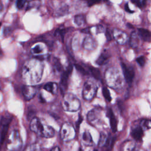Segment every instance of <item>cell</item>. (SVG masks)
Here are the masks:
<instances>
[{"instance_id":"12","label":"cell","mask_w":151,"mask_h":151,"mask_svg":"<svg viewBox=\"0 0 151 151\" xmlns=\"http://www.w3.org/2000/svg\"><path fill=\"white\" fill-rule=\"evenodd\" d=\"M71 70H72V66L70 65L67 67V69L65 71H64L62 74L60 83V88L61 91L63 93H64L67 90V86H68V80L69 76L71 72Z\"/></svg>"},{"instance_id":"42","label":"cell","mask_w":151,"mask_h":151,"mask_svg":"<svg viewBox=\"0 0 151 151\" xmlns=\"http://www.w3.org/2000/svg\"><path fill=\"white\" fill-rule=\"evenodd\" d=\"M78 151H83V150H82V149H81V148H79V149H78Z\"/></svg>"},{"instance_id":"14","label":"cell","mask_w":151,"mask_h":151,"mask_svg":"<svg viewBox=\"0 0 151 151\" xmlns=\"http://www.w3.org/2000/svg\"><path fill=\"white\" fill-rule=\"evenodd\" d=\"M31 52L36 57L44 55L47 53V48L44 45V44L38 43L34 45L31 48Z\"/></svg>"},{"instance_id":"40","label":"cell","mask_w":151,"mask_h":151,"mask_svg":"<svg viewBox=\"0 0 151 151\" xmlns=\"http://www.w3.org/2000/svg\"><path fill=\"white\" fill-rule=\"evenodd\" d=\"M50 151H60V149L58 146H55L52 147Z\"/></svg>"},{"instance_id":"25","label":"cell","mask_w":151,"mask_h":151,"mask_svg":"<svg viewBox=\"0 0 151 151\" xmlns=\"http://www.w3.org/2000/svg\"><path fill=\"white\" fill-rule=\"evenodd\" d=\"M109 136L104 132H100L99 140L98 142V146L100 147H102L106 145V143L107 141Z\"/></svg>"},{"instance_id":"23","label":"cell","mask_w":151,"mask_h":151,"mask_svg":"<svg viewBox=\"0 0 151 151\" xmlns=\"http://www.w3.org/2000/svg\"><path fill=\"white\" fill-rule=\"evenodd\" d=\"M109 54L106 52H103L96 60V63L99 65H101L106 63L109 60Z\"/></svg>"},{"instance_id":"27","label":"cell","mask_w":151,"mask_h":151,"mask_svg":"<svg viewBox=\"0 0 151 151\" xmlns=\"http://www.w3.org/2000/svg\"><path fill=\"white\" fill-rule=\"evenodd\" d=\"M89 70L91 72V74L92 76L96 79H100V72L99 70H98L97 68H94L92 67H90L89 68Z\"/></svg>"},{"instance_id":"31","label":"cell","mask_w":151,"mask_h":151,"mask_svg":"<svg viewBox=\"0 0 151 151\" xmlns=\"http://www.w3.org/2000/svg\"><path fill=\"white\" fill-rule=\"evenodd\" d=\"M65 33V31L64 29H58L55 32V35H57V36H59L60 38L63 40L64 37Z\"/></svg>"},{"instance_id":"36","label":"cell","mask_w":151,"mask_h":151,"mask_svg":"<svg viewBox=\"0 0 151 151\" xmlns=\"http://www.w3.org/2000/svg\"><path fill=\"white\" fill-rule=\"evenodd\" d=\"M131 1H132V2L136 6H137L139 8H141L143 6L142 1H140V0H131Z\"/></svg>"},{"instance_id":"18","label":"cell","mask_w":151,"mask_h":151,"mask_svg":"<svg viewBox=\"0 0 151 151\" xmlns=\"http://www.w3.org/2000/svg\"><path fill=\"white\" fill-rule=\"evenodd\" d=\"M137 33L140 38L143 41L149 42L150 41V32L149 30L144 28H139Z\"/></svg>"},{"instance_id":"3","label":"cell","mask_w":151,"mask_h":151,"mask_svg":"<svg viewBox=\"0 0 151 151\" xmlns=\"http://www.w3.org/2000/svg\"><path fill=\"white\" fill-rule=\"evenodd\" d=\"M80 101L78 98L73 93H67L64 94L61 106L64 110L67 111H76L80 107Z\"/></svg>"},{"instance_id":"32","label":"cell","mask_w":151,"mask_h":151,"mask_svg":"<svg viewBox=\"0 0 151 151\" xmlns=\"http://www.w3.org/2000/svg\"><path fill=\"white\" fill-rule=\"evenodd\" d=\"M26 0H17L16 2V6L18 9H21L25 5Z\"/></svg>"},{"instance_id":"24","label":"cell","mask_w":151,"mask_h":151,"mask_svg":"<svg viewBox=\"0 0 151 151\" xmlns=\"http://www.w3.org/2000/svg\"><path fill=\"white\" fill-rule=\"evenodd\" d=\"M86 16L83 14H78L74 17V22L79 27H81L86 24Z\"/></svg>"},{"instance_id":"44","label":"cell","mask_w":151,"mask_h":151,"mask_svg":"<svg viewBox=\"0 0 151 151\" xmlns=\"http://www.w3.org/2000/svg\"><path fill=\"white\" fill-rule=\"evenodd\" d=\"M10 1H14V0H10Z\"/></svg>"},{"instance_id":"19","label":"cell","mask_w":151,"mask_h":151,"mask_svg":"<svg viewBox=\"0 0 151 151\" xmlns=\"http://www.w3.org/2000/svg\"><path fill=\"white\" fill-rule=\"evenodd\" d=\"M81 140L84 145L90 146L93 145V140L92 137L88 131H84L82 134Z\"/></svg>"},{"instance_id":"29","label":"cell","mask_w":151,"mask_h":151,"mask_svg":"<svg viewBox=\"0 0 151 151\" xmlns=\"http://www.w3.org/2000/svg\"><path fill=\"white\" fill-rule=\"evenodd\" d=\"M68 11V7L67 6H61L60 7L58 10H57V16H63V15H65L67 12Z\"/></svg>"},{"instance_id":"30","label":"cell","mask_w":151,"mask_h":151,"mask_svg":"<svg viewBox=\"0 0 151 151\" xmlns=\"http://www.w3.org/2000/svg\"><path fill=\"white\" fill-rule=\"evenodd\" d=\"M53 65H54V68L57 70V71H61L62 66H61V64L60 61L57 58L54 59V63H53Z\"/></svg>"},{"instance_id":"2","label":"cell","mask_w":151,"mask_h":151,"mask_svg":"<svg viewBox=\"0 0 151 151\" xmlns=\"http://www.w3.org/2000/svg\"><path fill=\"white\" fill-rule=\"evenodd\" d=\"M105 80L107 84L114 88H120L123 86V78L119 70L115 67H110L105 72Z\"/></svg>"},{"instance_id":"41","label":"cell","mask_w":151,"mask_h":151,"mask_svg":"<svg viewBox=\"0 0 151 151\" xmlns=\"http://www.w3.org/2000/svg\"><path fill=\"white\" fill-rule=\"evenodd\" d=\"M2 3H1V0H0V11L2 10Z\"/></svg>"},{"instance_id":"13","label":"cell","mask_w":151,"mask_h":151,"mask_svg":"<svg viewBox=\"0 0 151 151\" xmlns=\"http://www.w3.org/2000/svg\"><path fill=\"white\" fill-rule=\"evenodd\" d=\"M121 67L124 80L128 83H132L134 76V71L133 68L131 67L127 66L123 63H121Z\"/></svg>"},{"instance_id":"45","label":"cell","mask_w":151,"mask_h":151,"mask_svg":"<svg viewBox=\"0 0 151 151\" xmlns=\"http://www.w3.org/2000/svg\"><path fill=\"white\" fill-rule=\"evenodd\" d=\"M0 26H1V22H0Z\"/></svg>"},{"instance_id":"34","label":"cell","mask_w":151,"mask_h":151,"mask_svg":"<svg viewBox=\"0 0 151 151\" xmlns=\"http://www.w3.org/2000/svg\"><path fill=\"white\" fill-rule=\"evenodd\" d=\"M88 6H92L93 5L97 4L100 2L101 0H84Z\"/></svg>"},{"instance_id":"10","label":"cell","mask_w":151,"mask_h":151,"mask_svg":"<svg viewBox=\"0 0 151 151\" xmlns=\"http://www.w3.org/2000/svg\"><path fill=\"white\" fill-rule=\"evenodd\" d=\"M38 88L37 87L33 85H25L23 86L22 89V94L27 100L32 99L37 94Z\"/></svg>"},{"instance_id":"39","label":"cell","mask_w":151,"mask_h":151,"mask_svg":"<svg viewBox=\"0 0 151 151\" xmlns=\"http://www.w3.org/2000/svg\"><path fill=\"white\" fill-rule=\"evenodd\" d=\"M124 8H125V10H126L127 12H130V13L133 12V11H132L131 10H130V8H129V5H128V4H126Z\"/></svg>"},{"instance_id":"4","label":"cell","mask_w":151,"mask_h":151,"mask_svg":"<svg viewBox=\"0 0 151 151\" xmlns=\"http://www.w3.org/2000/svg\"><path fill=\"white\" fill-rule=\"evenodd\" d=\"M22 146V140L18 130H12L7 139L6 149L9 151H19Z\"/></svg>"},{"instance_id":"43","label":"cell","mask_w":151,"mask_h":151,"mask_svg":"<svg viewBox=\"0 0 151 151\" xmlns=\"http://www.w3.org/2000/svg\"><path fill=\"white\" fill-rule=\"evenodd\" d=\"M93 151H98V150H97V149H95V150H93Z\"/></svg>"},{"instance_id":"7","label":"cell","mask_w":151,"mask_h":151,"mask_svg":"<svg viewBox=\"0 0 151 151\" xmlns=\"http://www.w3.org/2000/svg\"><path fill=\"white\" fill-rule=\"evenodd\" d=\"M11 119L9 116H3L0 122V143H3Z\"/></svg>"},{"instance_id":"37","label":"cell","mask_w":151,"mask_h":151,"mask_svg":"<svg viewBox=\"0 0 151 151\" xmlns=\"http://www.w3.org/2000/svg\"><path fill=\"white\" fill-rule=\"evenodd\" d=\"M106 38H107V40L110 41L111 40V34L110 32H109V31L107 30L106 32Z\"/></svg>"},{"instance_id":"21","label":"cell","mask_w":151,"mask_h":151,"mask_svg":"<svg viewBox=\"0 0 151 151\" xmlns=\"http://www.w3.org/2000/svg\"><path fill=\"white\" fill-rule=\"evenodd\" d=\"M135 147V143L131 140H127L122 143V151H132Z\"/></svg>"},{"instance_id":"38","label":"cell","mask_w":151,"mask_h":151,"mask_svg":"<svg viewBox=\"0 0 151 151\" xmlns=\"http://www.w3.org/2000/svg\"><path fill=\"white\" fill-rule=\"evenodd\" d=\"M104 31V28L101 25H99L97 28V33H100L103 32Z\"/></svg>"},{"instance_id":"28","label":"cell","mask_w":151,"mask_h":151,"mask_svg":"<svg viewBox=\"0 0 151 151\" xmlns=\"http://www.w3.org/2000/svg\"><path fill=\"white\" fill-rule=\"evenodd\" d=\"M102 93H103V95L104 97L105 98V99L108 101H110L111 100V97L110 91L107 89V88L104 87L102 89Z\"/></svg>"},{"instance_id":"6","label":"cell","mask_w":151,"mask_h":151,"mask_svg":"<svg viewBox=\"0 0 151 151\" xmlns=\"http://www.w3.org/2000/svg\"><path fill=\"white\" fill-rule=\"evenodd\" d=\"M76 136L74 127L70 123L65 122L63 124L60 130L61 139L64 142H69Z\"/></svg>"},{"instance_id":"22","label":"cell","mask_w":151,"mask_h":151,"mask_svg":"<svg viewBox=\"0 0 151 151\" xmlns=\"http://www.w3.org/2000/svg\"><path fill=\"white\" fill-rule=\"evenodd\" d=\"M109 117L110 119V127L113 132H116L117 130V120L115 117V116L111 109H110L109 111Z\"/></svg>"},{"instance_id":"8","label":"cell","mask_w":151,"mask_h":151,"mask_svg":"<svg viewBox=\"0 0 151 151\" xmlns=\"http://www.w3.org/2000/svg\"><path fill=\"white\" fill-rule=\"evenodd\" d=\"M101 117V109L100 107L94 108L88 111L87 114V120L93 126L99 122Z\"/></svg>"},{"instance_id":"9","label":"cell","mask_w":151,"mask_h":151,"mask_svg":"<svg viewBox=\"0 0 151 151\" xmlns=\"http://www.w3.org/2000/svg\"><path fill=\"white\" fill-rule=\"evenodd\" d=\"M44 125L45 124H44L38 117H34L30 122L29 128L32 132L41 136Z\"/></svg>"},{"instance_id":"33","label":"cell","mask_w":151,"mask_h":151,"mask_svg":"<svg viewBox=\"0 0 151 151\" xmlns=\"http://www.w3.org/2000/svg\"><path fill=\"white\" fill-rule=\"evenodd\" d=\"M136 62L139 64V65L141 67L144 66L145 64V58L143 56H140L139 57L137 58Z\"/></svg>"},{"instance_id":"1","label":"cell","mask_w":151,"mask_h":151,"mask_svg":"<svg viewBox=\"0 0 151 151\" xmlns=\"http://www.w3.org/2000/svg\"><path fill=\"white\" fill-rule=\"evenodd\" d=\"M44 65L38 58L27 61L22 69V77L27 85H33L38 83L42 77Z\"/></svg>"},{"instance_id":"16","label":"cell","mask_w":151,"mask_h":151,"mask_svg":"<svg viewBox=\"0 0 151 151\" xmlns=\"http://www.w3.org/2000/svg\"><path fill=\"white\" fill-rule=\"evenodd\" d=\"M131 136L135 140H140L143 136V130L139 126L133 128L131 130Z\"/></svg>"},{"instance_id":"17","label":"cell","mask_w":151,"mask_h":151,"mask_svg":"<svg viewBox=\"0 0 151 151\" xmlns=\"http://www.w3.org/2000/svg\"><path fill=\"white\" fill-rule=\"evenodd\" d=\"M140 37L138 35V33L136 31L132 32L130 37L129 38V44L132 48H135L137 47L139 43Z\"/></svg>"},{"instance_id":"5","label":"cell","mask_w":151,"mask_h":151,"mask_svg":"<svg viewBox=\"0 0 151 151\" xmlns=\"http://www.w3.org/2000/svg\"><path fill=\"white\" fill-rule=\"evenodd\" d=\"M97 91V84L92 80H87L83 88V99L87 101H90L94 99Z\"/></svg>"},{"instance_id":"26","label":"cell","mask_w":151,"mask_h":151,"mask_svg":"<svg viewBox=\"0 0 151 151\" xmlns=\"http://www.w3.org/2000/svg\"><path fill=\"white\" fill-rule=\"evenodd\" d=\"M140 126L142 129L144 130H148L150 129L151 127V122L150 120L148 119H143L140 122Z\"/></svg>"},{"instance_id":"35","label":"cell","mask_w":151,"mask_h":151,"mask_svg":"<svg viewBox=\"0 0 151 151\" xmlns=\"http://www.w3.org/2000/svg\"><path fill=\"white\" fill-rule=\"evenodd\" d=\"M75 67L79 72H80V73L86 74V71L82 66H81L80 65H78V64H75Z\"/></svg>"},{"instance_id":"20","label":"cell","mask_w":151,"mask_h":151,"mask_svg":"<svg viewBox=\"0 0 151 151\" xmlns=\"http://www.w3.org/2000/svg\"><path fill=\"white\" fill-rule=\"evenodd\" d=\"M44 88L47 91L51 93L53 95H55L57 93L58 86L54 82H48L44 85Z\"/></svg>"},{"instance_id":"15","label":"cell","mask_w":151,"mask_h":151,"mask_svg":"<svg viewBox=\"0 0 151 151\" xmlns=\"http://www.w3.org/2000/svg\"><path fill=\"white\" fill-rule=\"evenodd\" d=\"M83 45L84 49L87 50H93L97 47V42L91 36H87L85 37Z\"/></svg>"},{"instance_id":"11","label":"cell","mask_w":151,"mask_h":151,"mask_svg":"<svg viewBox=\"0 0 151 151\" xmlns=\"http://www.w3.org/2000/svg\"><path fill=\"white\" fill-rule=\"evenodd\" d=\"M113 36L117 42L120 45L125 44L128 40L127 34L117 28H114L113 31Z\"/></svg>"}]
</instances>
